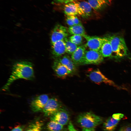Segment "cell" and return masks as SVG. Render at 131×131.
Here are the masks:
<instances>
[{
  "label": "cell",
  "instance_id": "4316f807",
  "mask_svg": "<svg viewBox=\"0 0 131 131\" xmlns=\"http://www.w3.org/2000/svg\"><path fill=\"white\" fill-rule=\"evenodd\" d=\"M72 19L75 25H82L81 22L76 16H70Z\"/></svg>",
  "mask_w": 131,
  "mask_h": 131
},
{
  "label": "cell",
  "instance_id": "52a82bcc",
  "mask_svg": "<svg viewBox=\"0 0 131 131\" xmlns=\"http://www.w3.org/2000/svg\"><path fill=\"white\" fill-rule=\"evenodd\" d=\"M68 29L62 25L57 24L55 26L51 34V44L59 41L64 40L68 35Z\"/></svg>",
  "mask_w": 131,
  "mask_h": 131
},
{
  "label": "cell",
  "instance_id": "30bf717a",
  "mask_svg": "<svg viewBox=\"0 0 131 131\" xmlns=\"http://www.w3.org/2000/svg\"><path fill=\"white\" fill-rule=\"evenodd\" d=\"M49 99L48 96L45 94L36 97L31 102L30 106L32 110L35 112L42 110Z\"/></svg>",
  "mask_w": 131,
  "mask_h": 131
},
{
  "label": "cell",
  "instance_id": "277c9868",
  "mask_svg": "<svg viewBox=\"0 0 131 131\" xmlns=\"http://www.w3.org/2000/svg\"><path fill=\"white\" fill-rule=\"evenodd\" d=\"M86 75L90 79L95 83L99 84L101 83L121 88L113 81L107 78L98 69H89L87 71Z\"/></svg>",
  "mask_w": 131,
  "mask_h": 131
},
{
  "label": "cell",
  "instance_id": "603a6c76",
  "mask_svg": "<svg viewBox=\"0 0 131 131\" xmlns=\"http://www.w3.org/2000/svg\"><path fill=\"white\" fill-rule=\"evenodd\" d=\"M42 123L39 121L35 122L31 124L26 131H41Z\"/></svg>",
  "mask_w": 131,
  "mask_h": 131
},
{
  "label": "cell",
  "instance_id": "8992f818",
  "mask_svg": "<svg viewBox=\"0 0 131 131\" xmlns=\"http://www.w3.org/2000/svg\"><path fill=\"white\" fill-rule=\"evenodd\" d=\"M63 108L61 102L56 98L49 99L42 111L46 116H52Z\"/></svg>",
  "mask_w": 131,
  "mask_h": 131
},
{
  "label": "cell",
  "instance_id": "4fadbf2b",
  "mask_svg": "<svg viewBox=\"0 0 131 131\" xmlns=\"http://www.w3.org/2000/svg\"><path fill=\"white\" fill-rule=\"evenodd\" d=\"M86 47L85 45L79 46L71 55V58L76 66L82 65L83 60L86 50Z\"/></svg>",
  "mask_w": 131,
  "mask_h": 131
},
{
  "label": "cell",
  "instance_id": "5b68a950",
  "mask_svg": "<svg viewBox=\"0 0 131 131\" xmlns=\"http://www.w3.org/2000/svg\"><path fill=\"white\" fill-rule=\"evenodd\" d=\"M103 60L104 57L99 51L89 49L85 51L82 65H98Z\"/></svg>",
  "mask_w": 131,
  "mask_h": 131
},
{
  "label": "cell",
  "instance_id": "9a60e30c",
  "mask_svg": "<svg viewBox=\"0 0 131 131\" xmlns=\"http://www.w3.org/2000/svg\"><path fill=\"white\" fill-rule=\"evenodd\" d=\"M53 55L56 57H59L66 53L65 42L63 40L57 41L51 44Z\"/></svg>",
  "mask_w": 131,
  "mask_h": 131
},
{
  "label": "cell",
  "instance_id": "cb8c5ba5",
  "mask_svg": "<svg viewBox=\"0 0 131 131\" xmlns=\"http://www.w3.org/2000/svg\"><path fill=\"white\" fill-rule=\"evenodd\" d=\"M82 37L78 35H73L69 37V40L73 43L78 45H80L82 41Z\"/></svg>",
  "mask_w": 131,
  "mask_h": 131
},
{
  "label": "cell",
  "instance_id": "83f0119b",
  "mask_svg": "<svg viewBox=\"0 0 131 131\" xmlns=\"http://www.w3.org/2000/svg\"><path fill=\"white\" fill-rule=\"evenodd\" d=\"M57 3H68L74 1L76 0H54Z\"/></svg>",
  "mask_w": 131,
  "mask_h": 131
},
{
  "label": "cell",
  "instance_id": "7402d4cb",
  "mask_svg": "<svg viewBox=\"0 0 131 131\" xmlns=\"http://www.w3.org/2000/svg\"><path fill=\"white\" fill-rule=\"evenodd\" d=\"M47 128L50 131H62L63 126L57 122L51 120L47 124Z\"/></svg>",
  "mask_w": 131,
  "mask_h": 131
},
{
  "label": "cell",
  "instance_id": "7a4b0ae2",
  "mask_svg": "<svg viewBox=\"0 0 131 131\" xmlns=\"http://www.w3.org/2000/svg\"><path fill=\"white\" fill-rule=\"evenodd\" d=\"M107 38L112 48L111 57L121 58L127 55L128 49L123 38L115 35L109 36Z\"/></svg>",
  "mask_w": 131,
  "mask_h": 131
},
{
  "label": "cell",
  "instance_id": "3957f363",
  "mask_svg": "<svg viewBox=\"0 0 131 131\" xmlns=\"http://www.w3.org/2000/svg\"><path fill=\"white\" fill-rule=\"evenodd\" d=\"M103 119L100 117L91 112L82 114L77 118V121L83 128H95L102 123Z\"/></svg>",
  "mask_w": 131,
  "mask_h": 131
},
{
  "label": "cell",
  "instance_id": "d6986e66",
  "mask_svg": "<svg viewBox=\"0 0 131 131\" xmlns=\"http://www.w3.org/2000/svg\"><path fill=\"white\" fill-rule=\"evenodd\" d=\"M68 30L69 33L73 35H80L84 38L87 35L82 25H74L70 26Z\"/></svg>",
  "mask_w": 131,
  "mask_h": 131
},
{
  "label": "cell",
  "instance_id": "484cf974",
  "mask_svg": "<svg viewBox=\"0 0 131 131\" xmlns=\"http://www.w3.org/2000/svg\"><path fill=\"white\" fill-rule=\"evenodd\" d=\"M66 23L70 26L75 25L73 21L70 16H67L66 19Z\"/></svg>",
  "mask_w": 131,
  "mask_h": 131
},
{
  "label": "cell",
  "instance_id": "8fae6325",
  "mask_svg": "<svg viewBox=\"0 0 131 131\" xmlns=\"http://www.w3.org/2000/svg\"><path fill=\"white\" fill-rule=\"evenodd\" d=\"M74 3L77 7L79 15L85 18L90 16L92 8L88 2L82 1Z\"/></svg>",
  "mask_w": 131,
  "mask_h": 131
},
{
  "label": "cell",
  "instance_id": "ba28073f",
  "mask_svg": "<svg viewBox=\"0 0 131 131\" xmlns=\"http://www.w3.org/2000/svg\"><path fill=\"white\" fill-rule=\"evenodd\" d=\"M124 116V115L121 113L113 114L104 123V130L105 131H115L118 123Z\"/></svg>",
  "mask_w": 131,
  "mask_h": 131
},
{
  "label": "cell",
  "instance_id": "ac0fdd59",
  "mask_svg": "<svg viewBox=\"0 0 131 131\" xmlns=\"http://www.w3.org/2000/svg\"><path fill=\"white\" fill-rule=\"evenodd\" d=\"M88 2L92 8L98 10L109 6L112 0H88Z\"/></svg>",
  "mask_w": 131,
  "mask_h": 131
},
{
  "label": "cell",
  "instance_id": "2e32d148",
  "mask_svg": "<svg viewBox=\"0 0 131 131\" xmlns=\"http://www.w3.org/2000/svg\"><path fill=\"white\" fill-rule=\"evenodd\" d=\"M56 60L67 67L71 72V74L76 72L77 70L76 66L69 56L66 55L61 56Z\"/></svg>",
  "mask_w": 131,
  "mask_h": 131
},
{
  "label": "cell",
  "instance_id": "ffe728a7",
  "mask_svg": "<svg viewBox=\"0 0 131 131\" xmlns=\"http://www.w3.org/2000/svg\"><path fill=\"white\" fill-rule=\"evenodd\" d=\"M64 9V13L67 16H76L79 15L77 8L74 3H67Z\"/></svg>",
  "mask_w": 131,
  "mask_h": 131
},
{
  "label": "cell",
  "instance_id": "f546056e",
  "mask_svg": "<svg viewBox=\"0 0 131 131\" xmlns=\"http://www.w3.org/2000/svg\"><path fill=\"white\" fill-rule=\"evenodd\" d=\"M11 131H23L21 127L19 126H17L15 127Z\"/></svg>",
  "mask_w": 131,
  "mask_h": 131
},
{
  "label": "cell",
  "instance_id": "f1b7e54d",
  "mask_svg": "<svg viewBox=\"0 0 131 131\" xmlns=\"http://www.w3.org/2000/svg\"><path fill=\"white\" fill-rule=\"evenodd\" d=\"M69 131H78L74 128L73 125L71 122H70L68 126Z\"/></svg>",
  "mask_w": 131,
  "mask_h": 131
},
{
  "label": "cell",
  "instance_id": "5bb4252c",
  "mask_svg": "<svg viewBox=\"0 0 131 131\" xmlns=\"http://www.w3.org/2000/svg\"><path fill=\"white\" fill-rule=\"evenodd\" d=\"M51 119L64 126L67 123L69 117L68 113L63 108L52 115Z\"/></svg>",
  "mask_w": 131,
  "mask_h": 131
},
{
  "label": "cell",
  "instance_id": "9c48e42d",
  "mask_svg": "<svg viewBox=\"0 0 131 131\" xmlns=\"http://www.w3.org/2000/svg\"><path fill=\"white\" fill-rule=\"evenodd\" d=\"M84 38L87 42L85 46L90 49L99 51L105 39L97 36H91L87 35Z\"/></svg>",
  "mask_w": 131,
  "mask_h": 131
},
{
  "label": "cell",
  "instance_id": "4dcf8cb0",
  "mask_svg": "<svg viewBox=\"0 0 131 131\" xmlns=\"http://www.w3.org/2000/svg\"><path fill=\"white\" fill-rule=\"evenodd\" d=\"M82 131H95V128H83Z\"/></svg>",
  "mask_w": 131,
  "mask_h": 131
},
{
  "label": "cell",
  "instance_id": "7c38bea8",
  "mask_svg": "<svg viewBox=\"0 0 131 131\" xmlns=\"http://www.w3.org/2000/svg\"><path fill=\"white\" fill-rule=\"evenodd\" d=\"M52 68L56 75L60 78L64 79L68 75L71 74L67 67L56 60L54 63Z\"/></svg>",
  "mask_w": 131,
  "mask_h": 131
},
{
  "label": "cell",
  "instance_id": "44dd1931",
  "mask_svg": "<svg viewBox=\"0 0 131 131\" xmlns=\"http://www.w3.org/2000/svg\"><path fill=\"white\" fill-rule=\"evenodd\" d=\"M64 41L65 42L66 48V53L71 55L76 49L78 46L72 42L67 38Z\"/></svg>",
  "mask_w": 131,
  "mask_h": 131
},
{
  "label": "cell",
  "instance_id": "e0dca14e",
  "mask_svg": "<svg viewBox=\"0 0 131 131\" xmlns=\"http://www.w3.org/2000/svg\"><path fill=\"white\" fill-rule=\"evenodd\" d=\"M99 51L104 57H111L112 48L107 37H105V41Z\"/></svg>",
  "mask_w": 131,
  "mask_h": 131
},
{
  "label": "cell",
  "instance_id": "d4e9b609",
  "mask_svg": "<svg viewBox=\"0 0 131 131\" xmlns=\"http://www.w3.org/2000/svg\"><path fill=\"white\" fill-rule=\"evenodd\" d=\"M118 131H131V124H127L123 125Z\"/></svg>",
  "mask_w": 131,
  "mask_h": 131
},
{
  "label": "cell",
  "instance_id": "6da1fadb",
  "mask_svg": "<svg viewBox=\"0 0 131 131\" xmlns=\"http://www.w3.org/2000/svg\"><path fill=\"white\" fill-rule=\"evenodd\" d=\"M33 65L31 62L25 61L18 62L12 67L11 74L2 90H8L15 81L20 79L32 80L34 78Z\"/></svg>",
  "mask_w": 131,
  "mask_h": 131
}]
</instances>
